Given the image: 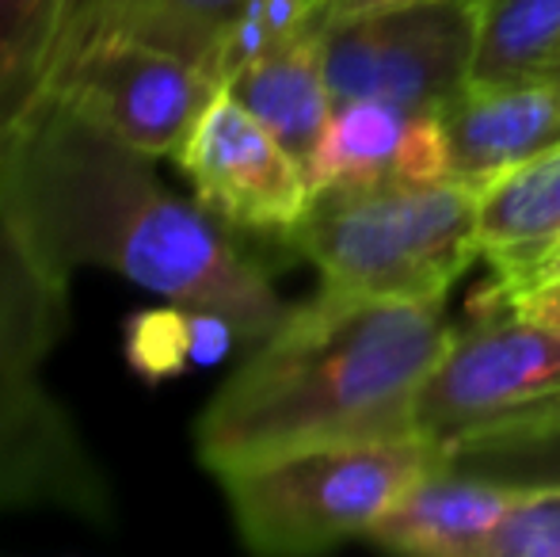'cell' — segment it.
Listing matches in <instances>:
<instances>
[{
  "mask_svg": "<svg viewBox=\"0 0 560 557\" xmlns=\"http://www.w3.org/2000/svg\"><path fill=\"white\" fill-rule=\"evenodd\" d=\"M560 225V141L546 153L515 164L480 187L477 241L480 256L515 253L549 237Z\"/></svg>",
  "mask_w": 560,
  "mask_h": 557,
  "instance_id": "18",
  "label": "cell"
},
{
  "mask_svg": "<svg viewBox=\"0 0 560 557\" xmlns=\"http://www.w3.org/2000/svg\"><path fill=\"white\" fill-rule=\"evenodd\" d=\"M472 84L549 81L560 69V0H472Z\"/></svg>",
  "mask_w": 560,
  "mask_h": 557,
  "instance_id": "16",
  "label": "cell"
},
{
  "mask_svg": "<svg viewBox=\"0 0 560 557\" xmlns=\"http://www.w3.org/2000/svg\"><path fill=\"white\" fill-rule=\"evenodd\" d=\"M222 84L199 61L138 38L104 35L54 66L46 96H58L145 156H176Z\"/></svg>",
  "mask_w": 560,
  "mask_h": 557,
  "instance_id": "8",
  "label": "cell"
},
{
  "mask_svg": "<svg viewBox=\"0 0 560 557\" xmlns=\"http://www.w3.org/2000/svg\"><path fill=\"white\" fill-rule=\"evenodd\" d=\"M480 187L465 179H374L313 192L287 245L320 287L385 302L443 305L480 256Z\"/></svg>",
  "mask_w": 560,
  "mask_h": 557,
  "instance_id": "4",
  "label": "cell"
},
{
  "mask_svg": "<svg viewBox=\"0 0 560 557\" xmlns=\"http://www.w3.org/2000/svg\"><path fill=\"white\" fill-rule=\"evenodd\" d=\"M0 218L46 271H115L133 287L218 310L244 344L290 310L271 271L195 199L161 184L153 156L43 96L0 149Z\"/></svg>",
  "mask_w": 560,
  "mask_h": 557,
  "instance_id": "1",
  "label": "cell"
},
{
  "mask_svg": "<svg viewBox=\"0 0 560 557\" xmlns=\"http://www.w3.org/2000/svg\"><path fill=\"white\" fill-rule=\"evenodd\" d=\"M480 557H560V485L518 489L515 504L480 546Z\"/></svg>",
  "mask_w": 560,
  "mask_h": 557,
  "instance_id": "20",
  "label": "cell"
},
{
  "mask_svg": "<svg viewBox=\"0 0 560 557\" xmlns=\"http://www.w3.org/2000/svg\"><path fill=\"white\" fill-rule=\"evenodd\" d=\"M172 161L191 199L233 233L287 245L310 210L313 184L302 161L229 89L214 92Z\"/></svg>",
  "mask_w": 560,
  "mask_h": 557,
  "instance_id": "9",
  "label": "cell"
},
{
  "mask_svg": "<svg viewBox=\"0 0 560 557\" xmlns=\"http://www.w3.org/2000/svg\"><path fill=\"white\" fill-rule=\"evenodd\" d=\"M515 485L431 469L389 512L377 515L370 543L416 557H480L492 527L515 504Z\"/></svg>",
  "mask_w": 560,
  "mask_h": 557,
  "instance_id": "12",
  "label": "cell"
},
{
  "mask_svg": "<svg viewBox=\"0 0 560 557\" xmlns=\"http://www.w3.org/2000/svg\"><path fill=\"white\" fill-rule=\"evenodd\" d=\"M66 328L69 279L46 271L0 218V512L112 523V485L43 374Z\"/></svg>",
  "mask_w": 560,
  "mask_h": 557,
  "instance_id": "3",
  "label": "cell"
},
{
  "mask_svg": "<svg viewBox=\"0 0 560 557\" xmlns=\"http://www.w3.org/2000/svg\"><path fill=\"white\" fill-rule=\"evenodd\" d=\"M236 8L241 0H69L58 61L81 43L122 35L184 54L214 77L218 43Z\"/></svg>",
  "mask_w": 560,
  "mask_h": 557,
  "instance_id": "14",
  "label": "cell"
},
{
  "mask_svg": "<svg viewBox=\"0 0 560 557\" xmlns=\"http://www.w3.org/2000/svg\"><path fill=\"white\" fill-rule=\"evenodd\" d=\"M560 409V333L511 305H469V325L416 394V436L439 451L500 423Z\"/></svg>",
  "mask_w": 560,
  "mask_h": 557,
  "instance_id": "6",
  "label": "cell"
},
{
  "mask_svg": "<svg viewBox=\"0 0 560 557\" xmlns=\"http://www.w3.org/2000/svg\"><path fill=\"white\" fill-rule=\"evenodd\" d=\"M450 344L443 305L320 287L252 344L195 420L210 474L328 443L416 436V394Z\"/></svg>",
  "mask_w": 560,
  "mask_h": 557,
  "instance_id": "2",
  "label": "cell"
},
{
  "mask_svg": "<svg viewBox=\"0 0 560 557\" xmlns=\"http://www.w3.org/2000/svg\"><path fill=\"white\" fill-rule=\"evenodd\" d=\"M492 276H488L485 287L469 298V305H511L515 298H523L526 290L541 287L549 279H560V225L549 237L534 241V245H523L515 253H503L488 260Z\"/></svg>",
  "mask_w": 560,
  "mask_h": 557,
  "instance_id": "21",
  "label": "cell"
},
{
  "mask_svg": "<svg viewBox=\"0 0 560 557\" xmlns=\"http://www.w3.org/2000/svg\"><path fill=\"white\" fill-rule=\"evenodd\" d=\"M557 81H560V69H557Z\"/></svg>",
  "mask_w": 560,
  "mask_h": 557,
  "instance_id": "24",
  "label": "cell"
},
{
  "mask_svg": "<svg viewBox=\"0 0 560 557\" xmlns=\"http://www.w3.org/2000/svg\"><path fill=\"white\" fill-rule=\"evenodd\" d=\"M511 310H518L523 317L541 321V325H549L560 333V279H549V282H541V287L526 290L523 298L511 302Z\"/></svg>",
  "mask_w": 560,
  "mask_h": 557,
  "instance_id": "22",
  "label": "cell"
},
{
  "mask_svg": "<svg viewBox=\"0 0 560 557\" xmlns=\"http://www.w3.org/2000/svg\"><path fill=\"white\" fill-rule=\"evenodd\" d=\"M443 451L420 436L328 443L222 469L229 515L252 554L305 557L347 538H366Z\"/></svg>",
  "mask_w": 560,
  "mask_h": 557,
  "instance_id": "5",
  "label": "cell"
},
{
  "mask_svg": "<svg viewBox=\"0 0 560 557\" xmlns=\"http://www.w3.org/2000/svg\"><path fill=\"white\" fill-rule=\"evenodd\" d=\"M241 340V328L225 313L187 302L138 310L122 325L126 367L149 386L184 379L187 371L218 367Z\"/></svg>",
  "mask_w": 560,
  "mask_h": 557,
  "instance_id": "15",
  "label": "cell"
},
{
  "mask_svg": "<svg viewBox=\"0 0 560 557\" xmlns=\"http://www.w3.org/2000/svg\"><path fill=\"white\" fill-rule=\"evenodd\" d=\"M472 27V0H420L325 23L328 92L336 104L382 100L400 112H439L469 81Z\"/></svg>",
  "mask_w": 560,
  "mask_h": 557,
  "instance_id": "7",
  "label": "cell"
},
{
  "mask_svg": "<svg viewBox=\"0 0 560 557\" xmlns=\"http://www.w3.org/2000/svg\"><path fill=\"white\" fill-rule=\"evenodd\" d=\"M69 0H0V149L43 104Z\"/></svg>",
  "mask_w": 560,
  "mask_h": 557,
  "instance_id": "17",
  "label": "cell"
},
{
  "mask_svg": "<svg viewBox=\"0 0 560 557\" xmlns=\"http://www.w3.org/2000/svg\"><path fill=\"white\" fill-rule=\"evenodd\" d=\"M305 172L313 192L332 184L454 176L439 112H400L382 100L336 104Z\"/></svg>",
  "mask_w": 560,
  "mask_h": 557,
  "instance_id": "11",
  "label": "cell"
},
{
  "mask_svg": "<svg viewBox=\"0 0 560 557\" xmlns=\"http://www.w3.org/2000/svg\"><path fill=\"white\" fill-rule=\"evenodd\" d=\"M439 466L454 469V474L485 477V481L515 485V489L560 485V409L457 439V443L443 446Z\"/></svg>",
  "mask_w": 560,
  "mask_h": 557,
  "instance_id": "19",
  "label": "cell"
},
{
  "mask_svg": "<svg viewBox=\"0 0 560 557\" xmlns=\"http://www.w3.org/2000/svg\"><path fill=\"white\" fill-rule=\"evenodd\" d=\"M225 89L302 161V169L310 164L313 149L336 112L325 66H320V31H310L294 43L264 54Z\"/></svg>",
  "mask_w": 560,
  "mask_h": 557,
  "instance_id": "13",
  "label": "cell"
},
{
  "mask_svg": "<svg viewBox=\"0 0 560 557\" xmlns=\"http://www.w3.org/2000/svg\"><path fill=\"white\" fill-rule=\"evenodd\" d=\"M397 4H420V0H320V27L347 15L377 12V8H397Z\"/></svg>",
  "mask_w": 560,
  "mask_h": 557,
  "instance_id": "23",
  "label": "cell"
},
{
  "mask_svg": "<svg viewBox=\"0 0 560 557\" xmlns=\"http://www.w3.org/2000/svg\"><path fill=\"white\" fill-rule=\"evenodd\" d=\"M450 146V172L472 187L560 141V81L472 84L439 107Z\"/></svg>",
  "mask_w": 560,
  "mask_h": 557,
  "instance_id": "10",
  "label": "cell"
}]
</instances>
